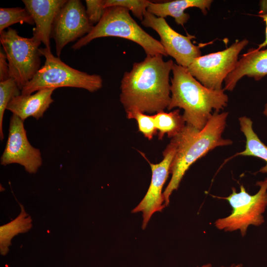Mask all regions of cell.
Here are the masks:
<instances>
[{
    "label": "cell",
    "mask_w": 267,
    "mask_h": 267,
    "mask_svg": "<svg viewBox=\"0 0 267 267\" xmlns=\"http://www.w3.org/2000/svg\"><path fill=\"white\" fill-rule=\"evenodd\" d=\"M163 55H146L124 73L121 81L120 101L126 112L136 109L143 113L164 111L171 101L170 74L174 64Z\"/></svg>",
    "instance_id": "6da1fadb"
},
{
    "label": "cell",
    "mask_w": 267,
    "mask_h": 267,
    "mask_svg": "<svg viewBox=\"0 0 267 267\" xmlns=\"http://www.w3.org/2000/svg\"><path fill=\"white\" fill-rule=\"evenodd\" d=\"M215 111L206 125L198 130L186 124L183 131L174 137L177 150L170 167V181L163 192L165 206L170 202L172 192L177 190L190 166L217 147L231 145L232 141L222 134L225 128L228 112Z\"/></svg>",
    "instance_id": "7a4b0ae2"
},
{
    "label": "cell",
    "mask_w": 267,
    "mask_h": 267,
    "mask_svg": "<svg viewBox=\"0 0 267 267\" xmlns=\"http://www.w3.org/2000/svg\"><path fill=\"white\" fill-rule=\"evenodd\" d=\"M171 79V101L167 109L184 110L183 118L187 125L200 131L212 116L227 106L228 96L224 89H211L202 85L187 68L174 63Z\"/></svg>",
    "instance_id": "3957f363"
},
{
    "label": "cell",
    "mask_w": 267,
    "mask_h": 267,
    "mask_svg": "<svg viewBox=\"0 0 267 267\" xmlns=\"http://www.w3.org/2000/svg\"><path fill=\"white\" fill-rule=\"evenodd\" d=\"M107 37L121 38L134 42L143 48L146 55H168L160 42L144 31L132 17L129 11L121 6L106 8L99 22L72 48L77 50L95 39Z\"/></svg>",
    "instance_id": "277c9868"
},
{
    "label": "cell",
    "mask_w": 267,
    "mask_h": 267,
    "mask_svg": "<svg viewBox=\"0 0 267 267\" xmlns=\"http://www.w3.org/2000/svg\"><path fill=\"white\" fill-rule=\"evenodd\" d=\"M45 57L44 65L40 68L33 79L22 89L21 94L28 95L39 90L60 87H74L94 92L102 87L101 77L89 74L73 68L55 57L50 49L40 48Z\"/></svg>",
    "instance_id": "5b68a950"
},
{
    "label": "cell",
    "mask_w": 267,
    "mask_h": 267,
    "mask_svg": "<svg viewBox=\"0 0 267 267\" xmlns=\"http://www.w3.org/2000/svg\"><path fill=\"white\" fill-rule=\"evenodd\" d=\"M256 185L260 189L254 195L248 193L241 185L239 192L232 187V193L228 196L220 198L226 200L232 210L228 216L215 221L218 229L225 231L239 230L243 237L250 225L259 226L264 222L263 214L267 207V178L257 181Z\"/></svg>",
    "instance_id": "8992f818"
},
{
    "label": "cell",
    "mask_w": 267,
    "mask_h": 267,
    "mask_svg": "<svg viewBox=\"0 0 267 267\" xmlns=\"http://www.w3.org/2000/svg\"><path fill=\"white\" fill-rule=\"evenodd\" d=\"M0 41L7 57L10 77L22 90L40 69L41 42L33 36L21 37L9 27L0 33Z\"/></svg>",
    "instance_id": "52a82bcc"
},
{
    "label": "cell",
    "mask_w": 267,
    "mask_h": 267,
    "mask_svg": "<svg viewBox=\"0 0 267 267\" xmlns=\"http://www.w3.org/2000/svg\"><path fill=\"white\" fill-rule=\"evenodd\" d=\"M248 43L246 39L236 41L223 50L195 58L187 69L204 87L221 89L223 81L235 68L239 54Z\"/></svg>",
    "instance_id": "ba28073f"
},
{
    "label": "cell",
    "mask_w": 267,
    "mask_h": 267,
    "mask_svg": "<svg viewBox=\"0 0 267 267\" xmlns=\"http://www.w3.org/2000/svg\"><path fill=\"white\" fill-rule=\"evenodd\" d=\"M93 26L89 23L86 10L80 0H67L52 25L51 38L55 41L57 56L59 57L65 45L87 35Z\"/></svg>",
    "instance_id": "9c48e42d"
},
{
    "label": "cell",
    "mask_w": 267,
    "mask_h": 267,
    "mask_svg": "<svg viewBox=\"0 0 267 267\" xmlns=\"http://www.w3.org/2000/svg\"><path fill=\"white\" fill-rule=\"evenodd\" d=\"M141 24L157 32L167 55L173 57L178 65L187 68L195 58L201 56V45L196 46L191 41L195 37L191 35L183 36L177 32L165 18L157 17L146 11Z\"/></svg>",
    "instance_id": "30bf717a"
},
{
    "label": "cell",
    "mask_w": 267,
    "mask_h": 267,
    "mask_svg": "<svg viewBox=\"0 0 267 267\" xmlns=\"http://www.w3.org/2000/svg\"><path fill=\"white\" fill-rule=\"evenodd\" d=\"M23 122L15 115L11 116L8 138L0 164L3 166L18 164L28 173L35 174L42 165L41 153L29 142Z\"/></svg>",
    "instance_id": "8fae6325"
},
{
    "label": "cell",
    "mask_w": 267,
    "mask_h": 267,
    "mask_svg": "<svg viewBox=\"0 0 267 267\" xmlns=\"http://www.w3.org/2000/svg\"><path fill=\"white\" fill-rule=\"evenodd\" d=\"M177 150L175 137L163 151V159L157 164L149 162L152 171L150 185L144 198L132 211L142 213V228L145 229L152 216L156 212H161L165 207L162 189L170 171L171 163Z\"/></svg>",
    "instance_id": "7c38bea8"
},
{
    "label": "cell",
    "mask_w": 267,
    "mask_h": 267,
    "mask_svg": "<svg viewBox=\"0 0 267 267\" xmlns=\"http://www.w3.org/2000/svg\"><path fill=\"white\" fill-rule=\"evenodd\" d=\"M66 0H22L25 8L29 12L36 27L33 37L50 49L52 25L58 12Z\"/></svg>",
    "instance_id": "4fadbf2b"
},
{
    "label": "cell",
    "mask_w": 267,
    "mask_h": 267,
    "mask_svg": "<svg viewBox=\"0 0 267 267\" xmlns=\"http://www.w3.org/2000/svg\"><path fill=\"white\" fill-rule=\"evenodd\" d=\"M267 75V48H251L238 60L234 70L224 80V90L232 91L245 76L258 81Z\"/></svg>",
    "instance_id": "5bb4252c"
},
{
    "label": "cell",
    "mask_w": 267,
    "mask_h": 267,
    "mask_svg": "<svg viewBox=\"0 0 267 267\" xmlns=\"http://www.w3.org/2000/svg\"><path fill=\"white\" fill-rule=\"evenodd\" d=\"M54 88L44 89L33 94H22L14 97L6 109L23 121L30 117L37 120L42 118L44 112L53 102L51 97Z\"/></svg>",
    "instance_id": "9a60e30c"
},
{
    "label": "cell",
    "mask_w": 267,
    "mask_h": 267,
    "mask_svg": "<svg viewBox=\"0 0 267 267\" xmlns=\"http://www.w3.org/2000/svg\"><path fill=\"white\" fill-rule=\"evenodd\" d=\"M212 0H176L164 2H150L147 11L157 17L165 18L168 16L173 17L178 25H183L190 18L185 10L190 7L199 8L206 15L210 9Z\"/></svg>",
    "instance_id": "2e32d148"
},
{
    "label": "cell",
    "mask_w": 267,
    "mask_h": 267,
    "mask_svg": "<svg viewBox=\"0 0 267 267\" xmlns=\"http://www.w3.org/2000/svg\"><path fill=\"white\" fill-rule=\"evenodd\" d=\"M241 131L246 137L245 149L237 154V155L253 156L259 158L266 162L259 172L267 173V146L259 138L253 129V122L246 116L239 118Z\"/></svg>",
    "instance_id": "e0dca14e"
},
{
    "label": "cell",
    "mask_w": 267,
    "mask_h": 267,
    "mask_svg": "<svg viewBox=\"0 0 267 267\" xmlns=\"http://www.w3.org/2000/svg\"><path fill=\"white\" fill-rule=\"evenodd\" d=\"M21 207L20 214L14 220L0 227V253L6 255L9 251L12 238L20 233L28 231L32 227L31 217L26 213L24 207Z\"/></svg>",
    "instance_id": "ac0fdd59"
},
{
    "label": "cell",
    "mask_w": 267,
    "mask_h": 267,
    "mask_svg": "<svg viewBox=\"0 0 267 267\" xmlns=\"http://www.w3.org/2000/svg\"><path fill=\"white\" fill-rule=\"evenodd\" d=\"M156 128L158 131V138L162 139L165 134L173 138L178 135L186 126L179 109L169 113L161 111L153 115Z\"/></svg>",
    "instance_id": "d6986e66"
},
{
    "label": "cell",
    "mask_w": 267,
    "mask_h": 267,
    "mask_svg": "<svg viewBox=\"0 0 267 267\" xmlns=\"http://www.w3.org/2000/svg\"><path fill=\"white\" fill-rule=\"evenodd\" d=\"M35 24L33 17L25 8H0V33L15 23Z\"/></svg>",
    "instance_id": "ffe728a7"
},
{
    "label": "cell",
    "mask_w": 267,
    "mask_h": 267,
    "mask_svg": "<svg viewBox=\"0 0 267 267\" xmlns=\"http://www.w3.org/2000/svg\"><path fill=\"white\" fill-rule=\"evenodd\" d=\"M15 81L12 78L0 82V138H4L3 132V120L4 111L11 100L15 96L21 94Z\"/></svg>",
    "instance_id": "44dd1931"
},
{
    "label": "cell",
    "mask_w": 267,
    "mask_h": 267,
    "mask_svg": "<svg viewBox=\"0 0 267 267\" xmlns=\"http://www.w3.org/2000/svg\"><path fill=\"white\" fill-rule=\"evenodd\" d=\"M128 119H135L137 123L139 131L148 139L151 140L157 134L153 115H148L134 109L126 112Z\"/></svg>",
    "instance_id": "7402d4cb"
},
{
    "label": "cell",
    "mask_w": 267,
    "mask_h": 267,
    "mask_svg": "<svg viewBox=\"0 0 267 267\" xmlns=\"http://www.w3.org/2000/svg\"><path fill=\"white\" fill-rule=\"evenodd\" d=\"M150 2L147 0H105L104 7L105 8L112 6L124 7L142 21Z\"/></svg>",
    "instance_id": "603a6c76"
},
{
    "label": "cell",
    "mask_w": 267,
    "mask_h": 267,
    "mask_svg": "<svg viewBox=\"0 0 267 267\" xmlns=\"http://www.w3.org/2000/svg\"><path fill=\"white\" fill-rule=\"evenodd\" d=\"M86 13L89 23L93 26L101 20L105 13V0H86Z\"/></svg>",
    "instance_id": "cb8c5ba5"
},
{
    "label": "cell",
    "mask_w": 267,
    "mask_h": 267,
    "mask_svg": "<svg viewBox=\"0 0 267 267\" xmlns=\"http://www.w3.org/2000/svg\"><path fill=\"white\" fill-rule=\"evenodd\" d=\"M10 73L7 57L4 51H0V82L10 78Z\"/></svg>",
    "instance_id": "d4e9b609"
},
{
    "label": "cell",
    "mask_w": 267,
    "mask_h": 267,
    "mask_svg": "<svg viewBox=\"0 0 267 267\" xmlns=\"http://www.w3.org/2000/svg\"><path fill=\"white\" fill-rule=\"evenodd\" d=\"M258 16L261 18L266 24L265 30V39L264 41L260 44L257 48L258 49H261L262 48L267 45V14L264 15H258Z\"/></svg>",
    "instance_id": "484cf974"
},
{
    "label": "cell",
    "mask_w": 267,
    "mask_h": 267,
    "mask_svg": "<svg viewBox=\"0 0 267 267\" xmlns=\"http://www.w3.org/2000/svg\"><path fill=\"white\" fill-rule=\"evenodd\" d=\"M260 10L258 15L267 14V0H263L260 1Z\"/></svg>",
    "instance_id": "4316f807"
},
{
    "label": "cell",
    "mask_w": 267,
    "mask_h": 267,
    "mask_svg": "<svg viewBox=\"0 0 267 267\" xmlns=\"http://www.w3.org/2000/svg\"><path fill=\"white\" fill-rule=\"evenodd\" d=\"M201 267H212V265L210 264H208L204 265ZM227 267H242V266L241 265L239 264V265H232L230 266Z\"/></svg>",
    "instance_id": "83f0119b"
},
{
    "label": "cell",
    "mask_w": 267,
    "mask_h": 267,
    "mask_svg": "<svg viewBox=\"0 0 267 267\" xmlns=\"http://www.w3.org/2000/svg\"><path fill=\"white\" fill-rule=\"evenodd\" d=\"M263 113L267 117V103L265 105Z\"/></svg>",
    "instance_id": "f1b7e54d"
}]
</instances>
